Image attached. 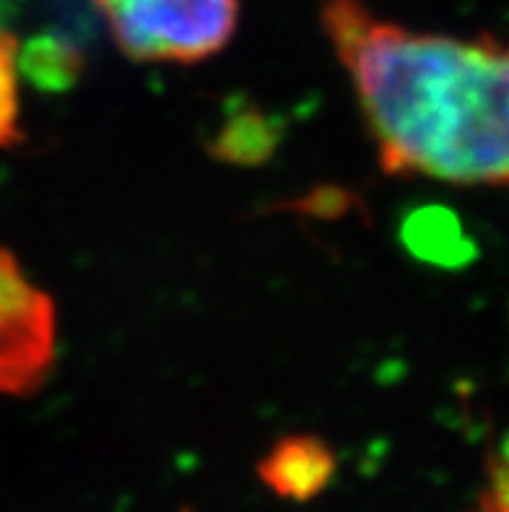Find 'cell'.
Listing matches in <instances>:
<instances>
[{
	"instance_id": "6da1fadb",
	"label": "cell",
	"mask_w": 509,
	"mask_h": 512,
	"mask_svg": "<svg viewBox=\"0 0 509 512\" xmlns=\"http://www.w3.org/2000/svg\"><path fill=\"white\" fill-rule=\"evenodd\" d=\"M382 172L509 188V42L413 32L361 0H325Z\"/></svg>"
},
{
	"instance_id": "7a4b0ae2",
	"label": "cell",
	"mask_w": 509,
	"mask_h": 512,
	"mask_svg": "<svg viewBox=\"0 0 509 512\" xmlns=\"http://www.w3.org/2000/svg\"><path fill=\"white\" fill-rule=\"evenodd\" d=\"M115 45L136 63L193 65L237 32L239 0H94Z\"/></svg>"
},
{
	"instance_id": "3957f363",
	"label": "cell",
	"mask_w": 509,
	"mask_h": 512,
	"mask_svg": "<svg viewBox=\"0 0 509 512\" xmlns=\"http://www.w3.org/2000/svg\"><path fill=\"white\" fill-rule=\"evenodd\" d=\"M55 357V302L29 281L19 258L0 247V396L37 393L47 383Z\"/></svg>"
},
{
	"instance_id": "277c9868",
	"label": "cell",
	"mask_w": 509,
	"mask_h": 512,
	"mask_svg": "<svg viewBox=\"0 0 509 512\" xmlns=\"http://www.w3.org/2000/svg\"><path fill=\"white\" fill-rule=\"evenodd\" d=\"M258 479L276 497L310 502L333 484L338 471L336 450L323 437L294 432L271 445L258 461Z\"/></svg>"
},
{
	"instance_id": "5b68a950",
	"label": "cell",
	"mask_w": 509,
	"mask_h": 512,
	"mask_svg": "<svg viewBox=\"0 0 509 512\" xmlns=\"http://www.w3.org/2000/svg\"><path fill=\"white\" fill-rule=\"evenodd\" d=\"M284 141V123L247 97H229L206 136L211 159L232 167H263Z\"/></svg>"
},
{
	"instance_id": "8992f818",
	"label": "cell",
	"mask_w": 509,
	"mask_h": 512,
	"mask_svg": "<svg viewBox=\"0 0 509 512\" xmlns=\"http://www.w3.org/2000/svg\"><path fill=\"white\" fill-rule=\"evenodd\" d=\"M400 240L421 263L439 268H463L478 258L476 242L465 234L463 221L445 206H419L403 219Z\"/></svg>"
},
{
	"instance_id": "52a82bcc",
	"label": "cell",
	"mask_w": 509,
	"mask_h": 512,
	"mask_svg": "<svg viewBox=\"0 0 509 512\" xmlns=\"http://www.w3.org/2000/svg\"><path fill=\"white\" fill-rule=\"evenodd\" d=\"M86 55L58 32L34 34L19 45V73L42 94H65L84 78Z\"/></svg>"
},
{
	"instance_id": "ba28073f",
	"label": "cell",
	"mask_w": 509,
	"mask_h": 512,
	"mask_svg": "<svg viewBox=\"0 0 509 512\" xmlns=\"http://www.w3.org/2000/svg\"><path fill=\"white\" fill-rule=\"evenodd\" d=\"M19 45L11 32L0 29V149H16L24 143Z\"/></svg>"
},
{
	"instance_id": "9c48e42d",
	"label": "cell",
	"mask_w": 509,
	"mask_h": 512,
	"mask_svg": "<svg viewBox=\"0 0 509 512\" xmlns=\"http://www.w3.org/2000/svg\"><path fill=\"white\" fill-rule=\"evenodd\" d=\"M471 512H509V435L486 458V481Z\"/></svg>"
},
{
	"instance_id": "30bf717a",
	"label": "cell",
	"mask_w": 509,
	"mask_h": 512,
	"mask_svg": "<svg viewBox=\"0 0 509 512\" xmlns=\"http://www.w3.org/2000/svg\"><path fill=\"white\" fill-rule=\"evenodd\" d=\"M354 206V198L341 188H317L307 198L297 203L299 211H307L310 216H341Z\"/></svg>"
}]
</instances>
